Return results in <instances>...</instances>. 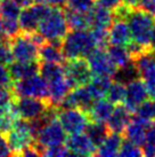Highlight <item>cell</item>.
<instances>
[{"mask_svg": "<svg viewBox=\"0 0 155 157\" xmlns=\"http://www.w3.org/2000/svg\"><path fill=\"white\" fill-rule=\"evenodd\" d=\"M50 8V5L41 1H37L29 7L23 8L18 16V24L22 32L31 33L37 31L40 21L49 13Z\"/></svg>", "mask_w": 155, "mask_h": 157, "instance_id": "52a82bcc", "label": "cell"}, {"mask_svg": "<svg viewBox=\"0 0 155 157\" xmlns=\"http://www.w3.org/2000/svg\"><path fill=\"white\" fill-rule=\"evenodd\" d=\"M117 156L122 157H140L142 156V147L132 144L129 140H122V144L120 146Z\"/></svg>", "mask_w": 155, "mask_h": 157, "instance_id": "836d02e7", "label": "cell"}, {"mask_svg": "<svg viewBox=\"0 0 155 157\" xmlns=\"http://www.w3.org/2000/svg\"><path fill=\"white\" fill-rule=\"evenodd\" d=\"M96 47L95 39L91 35V31H88V29L67 31L60 46L65 60L87 57Z\"/></svg>", "mask_w": 155, "mask_h": 157, "instance_id": "6da1fadb", "label": "cell"}, {"mask_svg": "<svg viewBox=\"0 0 155 157\" xmlns=\"http://www.w3.org/2000/svg\"><path fill=\"white\" fill-rule=\"evenodd\" d=\"M147 121H144L142 118L135 116L131 117V121L125 127L123 134L127 140L131 141L132 144H137L139 147H142L145 144V133H146Z\"/></svg>", "mask_w": 155, "mask_h": 157, "instance_id": "d6986e66", "label": "cell"}, {"mask_svg": "<svg viewBox=\"0 0 155 157\" xmlns=\"http://www.w3.org/2000/svg\"><path fill=\"white\" fill-rule=\"evenodd\" d=\"M121 1L127 6H129V7H137L138 2L140 0H121Z\"/></svg>", "mask_w": 155, "mask_h": 157, "instance_id": "7dc6e473", "label": "cell"}, {"mask_svg": "<svg viewBox=\"0 0 155 157\" xmlns=\"http://www.w3.org/2000/svg\"><path fill=\"white\" fill-rule=\"evenodd\" d=\"M131 41L129 25L125 20H113L108 28V45L125 46Z\"/></svg>", "mask_w": 155, "mask_h": 157, "instance_id": "e0dca14e", "label": "cell"}, {"mask_svg": "<svg viewBox=\"0 0 155 157\" xmlns=\"http://www.w3.org/2000/svg\"><path fill=\"white\" fill-rule=\"evenodd\" d=\"M65 146L69 149V151L72 155L77 156H95L96 155V146L90 141L86 133H73L66 136Z\"/></svg>", "mask_w": 155, "mask_h": 157, "instance_id": "5bb4252c", "label": "cell"}, {"mask_svg": "<svg viewBox=\"0 0 155 157\" xmlns=\"http://www.w3.org/2000/svg\"><path fill=\"white\" fill-rule=\"evenodd\" d=\"M71 90L72 88L69 85L65 77L48 83V92H49V102H50V105H56L58 108V105L60 103V101L64 99L65 95Z\"/></svg>", "mask_w": 155, "mask_h": 157, "instance_id": "603a6c76", "label": "cell"}, {"mask_svg": "<svg viewBox=\"0 0 155 157\" xmlns=\"http://www.w3.org/2000/svg\"><path fill=\"white\" fill-rule=\"evenodd\" d=\"M13 80L10 78L7 66L0 63V87H10Z\"/></svg>", "mask_w": 155, "mask_h": 157, "instance_id": "f35d334b", "label": "cell"}, {"mask_svg": "<svg viewBox=\"0 0 155 157\" xmlns=\"http://www.w3.org/2000/svg\"><path fill=\"white\" fill-rule=\"evenodd\" d=\"M39 64H40L39 61L21 62L14 60L7 66V68H8V72L12 80L15 82L18 79L27 78L33 75L39 74Z\"/></svg>", "mask_w": 155, "mask_h": 157, "instance_id": "ffe728a7", "label": "cell"}, {"mask_svg": "<svg viewBox=\"0 0 155 157\" xmlns=\"http://www.w3.org/2000/svg\"><path fill=\"white\" fill-rule=\"evenodd\" d=\"M37 31L46 40L62 41L69 31L63 8L58 6H52L49 13L40 21Z\"/></svg>", "mask_w": 155, "mask_h": 157, "instance_id": "3957f363", "label": "cell"}, {"mask_svg": "<svg viewBox=\"0 0 155 157\" xmlns=\"http://www.w3.org/2000/svg\"><path fill=\"white\" fill-rule=\"evenodd\" d=\"M121 2H122L121 0H97V4L105 7V8L110 9V10H113Z\"/></svg>", "mask_w": 155, "mask_h": 157, "instance_id": "7bdbcfd3", "label": "cell"}, {"mask_svg": "<svg viewBox=\"0 0 155 157\" xmlns=\"http://www.w3.org/2000/svg\"><path fill=\"white\" fill-rule=\"evenodd\" d=\"M83 131L86 132L87 136L90 139L91 142L96 146V148L103 142L105 138L108 135V133L111 132L108 130L106 123L92 122V121L88 122V124H87V126L85 127Z\"/></svg>", "mask_w": 155, "mask_h": 157, "instance_id": "d4e9b609", "label": "cell"}, {"mask_svg": "<svg viewBox=\"0 0 155 157\" xmlns=\"http://www.w3.org/2000/svg\"><path fill=\"white\" fill-rule=\"evenodd\" d=\"M64 70L65 78L72 90L79 86L87 85L92 78V74L85 57L67 60L64 66Z\"/></svg>", "mask_w": 155, "mask_h": 157, "instance_id": "ba28073f", "label": "cell"}, {"mask_svg": "<svg viewBox=\"0 0 155 157\" xmlns=\"http://www.w3.org/2000/svg\"><path fill=\"white\" fill-rule=\"evenodd\" d=\"M2 156H12V150L9 148L6 134L0 133V157Z\"/></svg>", "mask_w": 155, "mask_h": 157, "instance_id": "b9f144b4", "label": "cell"}, {"mask_svg": "<svg viewBox=\"0 0 155 157\" xmlns=\"http://www.w3.org/2000/svg\"><path fill=\"white\" fill-rule=\"evenodd\" d=\"M145 144H155V121L147 123L146 133H145Z\"/></svg>", "mask_w": 155, "mask_h": 157, "instance_id": "ab89813d", "label": "cell"}, {"mask_svg": "<svg viewBox=\"0 0 155 157\" xmlns=\"http://www.w3.org/2000/svg\"><path fill=\"white\" fill-rule=\"evenodd\" d=\"M107 48V55L111 59L112 63L115 66V68L119 67H123L131 62V57H130L128 49L125 46L122 45H111Z\"/></svg>", "mask_w": 155, "mask_h": 157, "instance_id": "f1b7e54d", "label": "cell"}, {"mask_svg": "<svg viewBox=\"0 0 155 157\" xmlns=\"http://www.w3.org/2000/svg\"><path fill=\"white\" fill-rule=\"evenodd\" d=\"M57 119L67 134L83 132L89 122L87 113L79 108H66L58 110Z\"/></svg>", "mask_w": 155, "mask_h": 157, "instance_id": "30bf717a", "label": "cell"}, {"mask_svg": "<svg viewBox=\"0 0 155 157\" xmlns=\"http://www.w3.org/2000/svg\"><path fill=\"white\" fill-rule=\"evenodd\" d=\"M66 6L70 9H73L80 13H88L92 6L95 5V0H66L65 1Z\"/></svg>", "mask_w": 155, "mask_h": 157, "instance_id": "e575fe53", "label": "cell"}, {"mask_svg": "<svg viewBox=\"0 0 155 157\" xmlns=\"http://www.w3.org/2000/svg\"><path fill=\"white\" fill-rule=\"evenodd\" d=\"M14 1H15L21 8L29 7V6H31V5H33L35 2V0H14Z\"/></svg>", "mask_w": 155, "mask_h": 157, "instance_id": "f6af8a7d", "label": "cell"}, {"mask_svg": "<svg viewBox=\"0 0 155 157\" xmlns=\"http://www.w3.org/2000/svg\"><path fill=\"white\" fill-rule=\"evenodd\" d=\"M139 75L148 92V96L155 100V62L139 71Z\"/></svg>", "mask_w": 155, "mask_h": 157, "instance_id": "f546056e", "label": "cell"}, {"mask_svg": "<svg viewBox=\"0 0 155 157\" xmlns=\"http://www.w3.org/2000/svg\"><path fill=\"white\" fill-rule=\"evenodd\" d=\"M89 28L91 29H105L108 28L113 23V13L112 10L105 8L100 5H94L92 8L87 13Z\"/></svg>", "mask_w": 155, "mask_h": 157, "instance_id": "9a60e30c", "label": "cell"}, {"mask_svg": "<svg viewBox=\"0 0 155 157\" xmlns=\"http://www.w3.org/2000/svg\"><path fill=\"white\" fill-rule=\"evenodd\" d=\"M130 121H131V113L125 108L124 105L120 103L114 107L111 116L106 121V125L111 132L123 134Z\"/></svg>", "mask_w": 155, "mask_h": 157, "instance_id": "2e32d148", "label": "cell"}, {"mask_svg": "<svg viewBox=\"0 0 155 157\" xmlns=\"http://www.w3.org/2000/svg\"><path fill=\"white\" fill-rule=\"evenodd\" d=\"M35 142L39 144L43 148V150L48 147L58 146L65 144L66 140V132L62 127L58 119L55 118L43 125L35 135ZM43 154V153H42Z\"/></svg>", "mask_w": 155, "mask_h": 157, "instance_id": "8fae6325", "label": "cell"}, {"mask_svg": "<svg viewBox=\"0 0 155 157\" xmlns=\"http://www.w3.org/2000/svg\"><path fill=\"white\" fill-rule=\"evenodd\" d=\"M139 77H140V75H139L137 67L135 66L134 62L131 61L128 64H125V66L116 68L111 78L114 82H119V83L123 84V85H127V84L138 79Z\"/></svg>", "mask_w": 155, "mask_h": 157, "instance_id": "83f0119b", "label": "cell"}, {"mask_svg": "<svg viewBox=\"0 0 155 157\" xmlns=\"http://www.w3.org/2000/svg\"><path fill=\"white\" fill-rule=\"evenodd\" d=\"M62 8L64 12V16L69 29H71V30H86L89 28L87 13H80V12L67 8L65 6H63Z\"/></svg>", "mask_w": 155, "mask_h": 157, "instance_id": "484cf974", "label": "cell"}, {"mask_svg": "<svg viewBox=\"0 0 155 157\" xmlns=\"http://www.w3.org/2000/svg\"><path fill=\"white\" fill-rule=\"evenodd\" d=\"M13 105L18 118L31 121L42 115L43 111L50 105V102L32 96H15Z\"/></svg>", "mask_w": 155, "mask_h": 157, "instance_id": "9c48e42d", "label": "cell"}, {"mask_svg": "<svg viewBox=\"0 0 155 157\" xmlns=\"http://www.w3.org/2000/svg\"><path fill=\"white\" fill-rule=\"evenodd\" d=\"M6 138L12 150V156H18L22 149L34 140L30 122L23 118H16L12 128L6 133Z\"/></svg>", "mask_w": 155, "mask_h": 157, "instance_id": "5b68a950", "label": "cell"}, {"mask_svg": "<svg viewBox=\"0 0 155 157\" xmlns=\"http://www.w3.org/2000/svg\"><path fill=\"white\" fill-rule=\"evenodd\" d=\"M122 134L110 132L102 144L97 147L96 155L103 157H114L117 156L120 146L122 144Z\"/></svg>", "mask_w": 155, "mask_h": 157, "instance_id": "7402d4cb", "label": "cell"}, {"mask_svg": "<svg viewBox=\"0 0 155 157\" xmlns=\"http://www.w3.org/2000/svg\"><path fill=\"white\" fill-rule=\"evenodd\" d=\"M125 21L129 25L131 40L142 46L150 47L152 30L155 24L154 16L144 12L142 9L134 7L131 8Z\"/></svg>", "mask_w": 155, "mask_h": 157, "instance_id": "7a4b0ae2", "label": "cell"}, {"mask_svg": "<svg viewBox=\"0 0 155 157\" xmlns=\"http://www.w3.org/2000/svg\"><path fill=\"white\" fill-rule=\"evenodd\" d=\"M150 47H151L152 51L155 52V24H154V26H153V30H152L151 40H150Z\"/></svg>", "mask_w": 155, "mask_h": 157, "instance_id": "bcb514c9", "label": "cell"}, {"mask_svg": "<svg viewBox=\"0 0 155 157\" xmlns=\"http://www.w3.org/2000/svg\"><path fill=\"white\" fill-rule=\"evenodd\" d=\"M12 90L15 96H32L49 101L48 83L39 74L13 82Z\"/></svg>", "mask_w": 155, "mask_h": 157, "instance_id": "277c9868", "label": "cell"}, {"mask_svg": "<svg viewBox=\"0 0 155 157\" xmlns=\"http://www.w3.org/2000/svg\"><path fill=\"white\" fill-rule=\"evenodd\" d=\"M112 83V78L107 76H95L86 86L94 100L103 99L106 96L107 90Z\"/></svg>", "mask_w": 155, "mask_h": 157, "instance_id": "cb8c5ba5", "label": "cell"}, {"mask_svg": "<svg viewBox=\"0 0 155 157\" xmlns=\"http://www.w3.org/2000/svg\"><path fill=\"white\" fill-rule=\"evenodd\" d=\"M9 47L15 61L27 62L39 61L38 60V45L33 43L29 33L20 31L17 35L10 39Z\"/></svg>", "mask_w": 155, "mask_h": 157, "instance_id": "8992f818", "label": "cell"}, {"mask_svg": "<svg viewBox=\"0 0 155 157\" xmlns=\"http://www.w3.org/2000/svg\"><path fill=\"white\" fill-rule=\"evenodd\" d=\"M72 154L69 151V149L66 148V146L58 144V146H52L48 147L43 150L42 156H52V157H63V156H71Z\"/></svg>", "mask_w": 155, "mask_h": 157, "instance_id": "d590c367", "label": "cell"}, {"mask_svg": "<svg viewBox=\"0 0 155 157\" xmlns=\"http://www.w3.org/2000/svg\"><path fill=\"white\" fill-rule=\"evenodd\" d=\"M62 41L57 40H46L38 48V60L40 62H55L64 63L65 59L62 53Z\"/></svg>", "mask_w": 155, "mask_h": 157, "instance_id": "ac0fdd59", "label": "cell"}, {"mask_svg": "<svg viewBox=\"0 0 155 157\" xmlns=\"http://www.w3.org/2000/svg\"><path fill=\"white\" fill-rule=\"evenodd\" d=\"M39 74L47 83L65 77L64 66L55 62H41L39 64Z\"/></svg>", "mask_w": 155, "mask_h": 157, "instance_id": "4316f807", "label": "cell"}, {"mask_svg": "<svg viewBox=\"0 0 155 157\" xmlns=\"http://www.w3.org/2000/svg\"><path fill=\"white\" fill-rule=\"evenodd\" d=\"M125 95V85L119 83V82H114L112 80V83L110 85V87L106 93V98L107 100L113 103L114 105L123 103Z\"/></svg>", "mask_w": 155, "mask_h": 157, "instance_id": "4dcf8cb0", "label": "cell"}, {"mask_svg": "<svg viewBox=\"0 0 155 157\" xmlns=\"http://www.w3.org/2000/svg\"><path fill=\"white\" fill-rule=\"evenodd\" d=\"M137 7L155 17V0H140Z\"/></svg>", "mask_w": 155, "mask_h": 157, "instance_id": "60d3db41", "label": "cell"}, {"mask_svg": "<svg viewBox=\"0 0 155 157\" xmlns=\"http://www.w3.org/2000/svg\"><path fill=\"white\" fill-rule=\"evenodd\" d=\"M113 109H114V105L111 103L108 100L98 99V100H95V102H92V105L87 110L86 113L89 121L106 123L108 117L111 116Z\"/></svg>", "mask_w": 155, "mask_h": 157, "instance_id": "44dd1931", "label": "cell"}, {"mask_svg": "<svg viewBox=\"0 0 155 157\" xmlns=\"http://www.w3.org/2000/svg\"><path fill=\"white\" fill-rule=\"evenodd\" d=\"M37 1H41V2H46V4L50 5V6H58V7H63L65 5L66 0H35Z\"/></svg>", "mask_w": 155, "mask_h": 157, "instance_id": "ee69618b", "label": "cell"}, {"mask_svg": "<svg viewBox=\"0 0 155 157\" xmlns=\"http://www.w3.org/2000/svg\"><path fill=\"white\" fill-rule=\"evenodd\" d=\"M13 55L9 47V44L0 43V63L4 66H8L10 62H13Z\"/></svg>", "mask_w": 155, "mask_h": 157, "instance_id": "74e56055", "label": "cell"}, {"mask_svg": "<svg viewBox=\"0 0 155 157\" xmlns=\"http://www.w3.org/2000/svg\"><path fill=\"white\" fill-rule=\"evenodd\" d=\"M21 7L14 0H0V17L18 20Z\"/></svg>", "mask_w": 155, "mask_h": 157, "instance_id": "d6a6232c", "label": "cell"}, {"mask_svg": "<svg viewBox=\"0 0 155 157\" xmlns=\"http://www.w3.org/2000/svg\"><path fill=\"white\" fill-rule=\"evenodd\" d=\"M86 60L92 76H107V77H112L113 72L116 69L115 66L111 61V59L108 57L107 52L105 51V48L96 47L86 57Z\"/></svg>", "mask_w": 155, "mask_h": 157, "instance_id": "7c38bea8", "label": "cell"}, {"mask_svg": "<svg viewBox=\"0 0 155 157\" xmlns=\"http://www.w3.org/2000/svg\"><path fill=\"white\" fill-rule=\"evenodd\" d=\"M15 99L12 86L10 87H0V107H9Z\"/></svg>", "mask_w": 155, "mask_h": 157, "instance_id": "8d00e7d4", "label": "cell"}, {"mask_svg": "<svg viewBox=\"0 0 155 157\" xmlns=\"http://www.w3.org/2000/svg\"><path fill=\"white\" fill-rule=\"evenodd\" d=\"M148 98H150L148 92L142 83V80L138 78L131 83L127 84L123 103H124L125 108L132 113L138 108V105H142Z\"/></svg>", "mask_w": 155, "mask_h": 157, "instance_id": "4fadbf2b", "label": "cell"}, {"mask_svg": "<svg viewBox=\"0 0 155 157\" xmlns=\"http://www.w3.org/2000/svg\"><path fill=\"white\" fill-rule=\"evenodd\" d=\"M135 116L142 118L147 122L155 121V100H145L140 105H138V108L135 110Z\"/></svg>", "mask_w": 155, "mask_h": 157, "instance_id": "1f68e13d", "label": "cell"}]
</instances>
